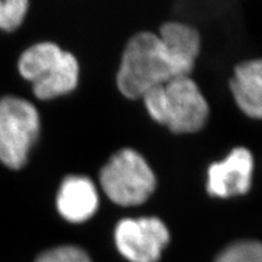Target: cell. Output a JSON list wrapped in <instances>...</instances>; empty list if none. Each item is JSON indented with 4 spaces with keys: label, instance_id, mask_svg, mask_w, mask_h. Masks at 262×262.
Wrapping results in <instances>:
<instances>
[{
    "label": "cell",
    "instance_id": "2",
    "mask_svg": "<svg viewBox=\"0 0 262 262\" xmlns=\"http://www.w3.org/2000/svg\"><path fill=\"white\" fill-rule=\"evenodd\" d=\"M143 98L149 116L173 133H194L204 126L209 106L189 77H176L148 91Z\"/></svg>",
    "mask_w": 262,
    "mask_h": 262
},
{
    "label": "cell",
    "instance_id": "7",
    "mask_svg": "<svg viewBox=\"0 0 262 262\" xmlns=\"http://www.w3.org/2000/svg\"><path fill=\"white\" fill-rule=\"evenodd\" d=\"M58 214L66 221L81 224L93 217L98 208L95 183L81 175H70L61 182L56 195Z\"/></svg>",
    "mask_w": 262,
    "mask_h": 262
},
{
    "label": "cell",
    "instance_id": "12",
    "mask_svg": "<svg viewBox=\"0 0 262 262\" xmlns=\"http://www.w3.org/2000/svg\"><path fill=\"white\" fill-rule=\"evenodd\" d=\"M215 262H262V243L242 241L228 245Z\"/></svg>",
    "mask_w": 262,
    "mask_h": 262
},
{
    "label": "cell",
    "instance_id": "5",
    "mask_svg": "<svg viewBox=\"0 0 262 262\" xmlns=\"http://www.w3.org/2000/svg\"><path fill=\"white\" fill-rule=\"evenodd\" d=\"M116 247L130 262H158L170 241L169 229L157 217L124 219L114 231Z\"/></svg>",
    "mask_w": 262,
    "mask_h": 262
},
{
    "label": "cell",
    "instance_id": "9",
    "mask_svg": "<svg viewBox=\"0 0 262 262\" xmlns=\"http://www.w3.org/2000/svg\"><path fill=\"white\" fill-rule=\"evenodd\" d=\"M231 90L247 116L262 119V58L244 61L235 67Z\"/></svg>",
    "mask_w": 262,
    "mask_h": 262
},
{
    "label": "cell",
    "instance_id": "8",
    "mask_svg": "<svg viewBox=\"0 0 262 262\" xmlns=\"http://www.w3.org/2000/svg\"><path fill=\"white\" fill-rule=\"evenodd\" d=\"M158 37L171 62L176 77H188L201 50L198 32L181 22H168L162 26Z\"/></svg>",
    "mask_w": 262,
    "mask_h": 262
},
{
    "label": "cell",
    "instance_id": "3",
    "mask_svg": "<svg viewBox=\"0 0 262 262\" xmlns=\"http://www.w3.org/2000/svg\"><path fill=\"white\" fill-rule=\"evenodd\" d=\"M40 114L27 98L8 95L0 98V164L21 170L40 135Z\"/></svg>",
    "mask_w": 262,
    "mask_h": 262
},
{
    "label": "cell",
    "instance_id": "4",
    "mask_svg": "<svg viewBox=\"0 0 262 262\" xmlns=\"http://www.w3.org/2000/svg\"><path fill=\"white\" fill-rule=\"evenodd\" d=\"M103 192L122 206L145 203L156 189V175L136 150L123 148L111 157L100 172Z\"/></svg>",
    "mask_w": 262,
    "mask_h": 262
},
{
    "label": "cell",
    "instance_id": "11",
    "mask_svg": "<svg viewBox=\"0 0 262 262\" xmlns=\"http://www.w3.org/2000/svg\"><path fill=\"white\" fill-rule=\"evenodd\" d=\"M64 50L54 41H40L19 55L17 71L25 80L34 84L44 78L63 56Z\"/></svg>",
    "mask_w": 262,
    "mask_h": 262
},
{
    "label": "cell",
    "instance_id": "13",
    "mask_svg": "<svg viewBox=\"0 0 262 262\" xmlns=\"http://www.w3.org/2000/svg\"><path fill=\"white\" fill-rule=\"evenodd\" d=\"M28 9L27 0H0V31H17L27 17Z\"/></svg>",
    "mask_w": 262,
    "mask_h": 262
},
{
    "label": "cell",
    "instance_id": "1",
    "mask_svg": "<svg viewBox=\"0 0 262 262\" xmlns=\"http://www.w3.org/2000/svg\"><path fill=\"white\" fill-rule=\"evenodd\" d=\"M176 78L159 37L140 32L130 39L124 50L117 83L124 96L142 98L160 84Z\"/></svg>",
    "mask_w": 262,
    "mask_h": 262
},
{
    "label": "cell",
    "instance_id": "10",
    "mask_svg": "<svg viewBox=\"0 0 262 262\" xmlns=\"http://www.w3.org/2000/svg\"><path fill=\"white\" fill-rule=\"evenodd\" d=\"M79 81V63L71 52L64 51L58 63L40 80L32 84L34 96L48 101L70 94Z\"/></svg>",
    "mask_w": 262,
    "mask_h": 262
},
{
    "label": "cell",
    "instance_id": "14",
    "mask_svg": "<svg viewBox=\"0 0 262 262\" xmlns=\"http://www.w3.org/2000/svg\"><path fill=\"white\" fill-rule=\"evenodd\" d=\"M34 262H93L88 253L75 245H58L38 255Z\"/></svg>",
    "mask_w": 262,
    "mask_h": 262
},
{
    "label": "cell",
    "instance_id": "6",
    "mask_svg": "<svg viewBox=\"0 0 262 262\" xmlns=\"http://www.w3.org/2000/svg\"><path fill=\"white\" fill-rule=\"evenodd\" d=\"M254 157L248 148L237 147L221 162L211 164L208 170L206 189L219 198L245 194L251 187Z\"/></svg>",
    "mask_w": 262,
    "mask_h": 262
}]
</instances>
